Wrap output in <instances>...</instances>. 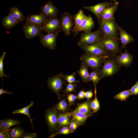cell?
Instances as JSON below:
<instances>
[{
	"label": "cell",
	"mask_w": 138,
	"mask_h": 138,
	"mask_svg": "<svg viewBox=\"0 0 138 138\" xmlns=\"http://www.w3.org/2000/svg\"><path fill=\"white\" fill-rule=\"evenodd\" d=\"M79 125L76 122L72 120L70 122L69 127L72 133L74 132L77 128Z\"/></svg>",
	"instance_id": "cell-40"
},
{
	"label": "cell",
	"mask_w": 138,
	"mask_h": 138,
	"mask_svg": "<svg viewBox=\"0 0 138 138\" xmlns=\"http://www.w3.org/2000/svg\"><path fill=\"white\" fill-rule=\"evenodd\" d=\"M19 23L9 14L4 17L2 20L3 26L5 29H12Z\"/></svg>",
	"instance_id": "cell-23"
},
{
	"label": "cell",
	"mask_w": 138,
	"mask_h": 138,
	"mask_svg": "<svg viewBox=\"0 0 138 138\" xmlns=\"http://www.w3.org/2000/svg\"><path fill=\"white\" fill-rule=\"evenodd\" d=\"M9 14L19 22L23 21L25 17L22 12L16 6L11 7L9 9Z\"/></svg>",
	"instance_id": "cell-25"
},
{
	"label": "cell",
	"mask_w": 138,
	"mask_h": 138,
	"mask_svg": "<svg viewBox=\"0 0 138 138\" xmlns=\"http://www.w3.org/2000/svg\"><path fill=\"white\" fill-rule=\"evenodd\" d=\"M130 95L131 91L129 89L120 92L116 95L114 98L121 101H126Z\"/></svg>",
	"instance_id": "cell-30"
},
{
	"label": "cell",
	"mask_w": 138,
	"mask_h": 138,
	"mask_svg": "<svg viewBox=\"0 0 138 138\" xmlns=\"http://www.w3.org/2000/svg\"><path fill=\"white\" fill-rule=\"evenodd\" d=\"M85 92L83 89L78 93L77 96V98L81 99L85 98Z\"/></svg>",
	"instance_id": "cell-43"
},
{
	"label": "cell",
	"mask_w": 138,
	"mask_h": 138,
	"mask_svg": "<svg viewBox=\"0 0 138 138\" xmlns=\"http://www.w3.org/2000/svg\"><path fill=\"white\" fill-rule=\"evenodd\" d=\"M88 67L86 65L81 63L80 67L77 71L81 77L83 82L87 83L90 81V73L88 71Z\"/></svg>",
	"instance_id": "cell-27"
},
{
	"label": "cell",
	"mask_w": 138,
	"mask_h": 138,
	"mask_svg": "<svg viewBox=\"0 0 138 138\" xmlns=\"http://www.w3.org/2000/svg\"><path fill=\"white\" fill-rule=\"evenodd\" d=\"M86 15L84 14V11L80 9L78 12L73 17V19L74 21V25L72 32L74 33V36L79 28L84 19Z\"/></svg>",
	"instance_id": "cell-21"
},
{
	"label": "cell",
	"mask_w": 138,
	"mask_h": 138,
	"mask_svg": "<svg viewBox=\"0 0 138 138\" xmlns=\"http://www.w3.org/2000/svg\"><path fill=\"white\" fill-rule=\"evenodd\" d=\"M115 3L104 1L92 6H86L83 7L84 9L88 10L92 12L98 18L103 10L107 7L113 5Z\"/></svg>",
	"instance_id": "cell-15"
},
{
	"label": "cell",
	"mask_w": 138,
	"mask_h": 138,
	"mask_svg": "<svg viewBox=\"0 0 138 138\" xmlns=\"http://www.w3.org/2000/svg\"><path fill=\"white\" fill-rule=\"evenodd\" d=\"M93 92L91 90H89L85 92V98L87 99H90L93 96Z\"/></svg>",
	"instance_id": "cell-44"
},
{
	"label": "cell",
	"mask_w": 138,
	"mask_h": 138,
	"mask_svg": "<svg viewBox=\"0 0 138 138\" xmlns=\"http://www.w3.org/2000/svg\"><path fill=\"white\" fill-rule=\"evenodd\" d=\"M85 53L95 55L109 57L111 52L97 44L78 45Z\"/></svg>",
	"instance_id": "cell-10"
},
{
	"label": "cell",
	"mask_w": 138,
	"mask_h": 138,
	"mask_svg": "<svg viewBox=\"0 0 138 138\" xmlns=\"http://www.w3.org/2000/svg\"><path fill=\"white\" fill-rule=\"evenodd\" d=\"M57 130L64 126H68L71 120V113H57Z\"/></svg>",
	"instance_id": "cell-20"
},
{
	"label": "cell",
	"mask_w": 138,
	"mask_h": 138,
	"mask_svg": "<svg viewBox=\"0 0 138 138\" xmlns=\"http://www.w3.org/2000/svg\"><path fill=\"white\" fill-rule=\"evenodd\" d=\"M91 102V101L88 100L84 103L78 104L74 111L85 114H92V110L90 107Z\"/></svg>",
	"instance_id": "cell-24"
},
{
	"label": "cell",
	"mask_w": 138,
	"mask_h": 138,
	"mask_svg": "<svg viewBox=\"0 0 138 138\" xmlns=\"http://www.w3.org/2000/svg\"><path fill=\"white\" fill-rule=\"evenodd\" d=\"M103 64L101 69L99 71L101 79L113 76L119 71L121 66L115 60L112 59H106Z\"/></svg>",
	"instance_id": "cell-4"
},
{
	"label": "cell",
	"mask_w": 138,
	"mask_h": 138,
	"mask_svg": "<svg viewBox=\"0 0 138 138\" xmlns=\"http://www.w3.org/2000/svg\"><path fill=\"white\" fill-rule=\"evenodd\" d=\"M34 102L33 101H31L30 102V103L28 106L21 108L15 110L13 112V114H14L20 113L27 115L30 120L32 128L33 127V119H32L31 118V115L29 112V109L34 105Z\"/></svg>",
	"instance_id": "cell-29"
},
{
	"label": "cell",
	"mask_w": 138,
	"mask_h": 138,
	"mask_svg": "<svg viewBox=\"0 0 138 138\" xmlns=\"http://www.w3.org/2000/svg\"><path fill=\"white\" fill-rule=\"evenodd\" d=\"M64 75L62 73L48 78L47 84L49 88L60 98V91L62 90L63 85H66Z\"/></svg>",
	"instance_id": "cell-3"
},
{
	"label": "cell",
	"mask_w": 138,
	"mask_h": 138,
	"mask_svg": "<svg viewBox=\"0 0 138 138\" xmlns=\"http://www.w3.org/2000/svg\"><path fill=\"white\" fill-rule=\"evenodd\" d=\"M68 126H64L62 127L58 130L55 133L50 135L49 137L53 138L55 135L59 134H68L71 133L72 132Z\"/></svg>",
	"instance_id": "cell-35"
},
{
	"label": "cell",
	"mask_w": 138,
	"mask_h": 138,
	"mask_svg": "<svg viewBox=\"0 0 138 138\" xmlns=\"http://www.w3.org/2000/svg\"><path fill=\"white\" fill-rule=\"evenodd\" d=\"M101 79L99 75V71L93 70L90 73L89 80L93 82L95 88H96L97 83Z\"/></svg>",
	"instance_id": "cell-31"
},
{
	"label": "cell",
	"mask_w": 138,
	"mask_h": 138,
	"mask_svg": "<svg viewBox=\"0 0 138 138\" xmlns=\"http://www.w3.org/2000/svg\"><path fill=\"white\" fill-rule=\"evenodd\" d=\"M94 92L95 98L93 101H91L90 104V107L93 112H96L100 109V105L97 97L96 88H95Z\"/></svg>",
	"instance_id": "cell-32"
},
{
	"label": "cell",
	"mask_w": 138,
	"mask_h": 138,
	"mask_svg": "<svg viewBox=\"0 0 138 138\" xmlns=\"http://www.w3.org/2000/svg\"><path fill=\"white\" fill-rule=\"evenodd\" d=\"M6 53L4 52L0 57V77L3 80L4 77H9V76L6 74L3 71V60L6 56Z\"/></svg>",
	"instance_id": "cell-33"
},
{
	"label": "cell",
	"mask_w": 138,
	"mask_h": 138,
	"mask_svg": "<svg viewBox=\"0 0 138 138\" xmlns=\"http://www.w3.org/2000/svg\"><path fill=\"white\" fill-rule=\"evenodd\" d=\"M60 30L40 35L41 43L45 47L51 50L54 49L56 45V39Z\"/></svg>",
	"instance_id": "cell-8"
},
{
	"label": "cell",
	"mask_w": 138,
	"mask_h": 138,
	"mask_svg": "<svg viewBox=\"0 0 138 138\" xmlns=\"http://www.w3.org/2000/svg\"><path fill=\"white\" fill-rule=\"evenodd\" d=\"M10 129L0 127V138H10L9 135Z\"/></svg>",
	"instance_id": "cell-37"
},
{
	"label": "cell",
	"mask_w": 138,
	"mask_h": 138,
	"mask_svg": "<svg viewBox=\"0 0 138 138\" xmlns=\"http://www.w3.org/2000/svg\"><path fill=\"white\" fill-rule=\"evenodd\" d=\"M130 89L131 95L136 96L138 95V80Z\"/></svg>",
	"instance_id": "cell-39"
},
{
	"label": "cell",
	"mask_w": 138,
	"mask_h": 138,
	"mask_svg": "<svg viewBox=\"0 0 138 138\" xmlns=\"http://www.w3.org/2000/svg\"><path fill=\"white\" fill-rule=\"evenodd\" d=\"M73 16L68 12H64L60 19V30L66 36L69 37L74 22L73 20Z\"/></svg>",
	"instance_id": "cell-9"
},
{
	"label": "cell",
	"mask_w": 138,
	"mask_h": 138,
	"mask_svg": "<svg viewBox=\"0 0 138 138\" xmlns=\"http://www.w3.org/2000/svg\"><path fill=\"white\" fill-rule=\"evenodd\" d=\"M133 57V56L128 51L126 48L123 53L116 57L115 60L120 66L128 67L131 65Z\"/></svg>",
	"instance_id": "cell-16"
},
{
	"label": "cell",
	"mask_w": 138,
	"mask_h": 138,
	"mask_svg": "<svg viewBox=\"0 0 138 138\" xmlns=\"http://www.w3.org/2000/svg\"><path fill=\"white\" fill-rule=\"evenodd\" d=\"M67 99L70 104L73 103L75 100L77 98V96L75 95L71 94L67 95Z\"/></svg>",
	"instance_id": "cell-42"
},
{
	"label": "cell",
	"mask_w": 138,
	"mask_h": 138,
	"mask_svg": "<svg viewBox=\"0 0 138 138\" xmlns=\"http://www.w3.org/2000/svg\"><path fill=\"white\" fill-rule=\"evenodd\" d=\"M122 48H124L128 44L132 42L134 40L133 37L118 25Z\"/></svg>",
	"instance_id": "cell-19"
},
{
	"label": "cell",
	"mask_w": 138,
	"mask_h": 138,
	"mask_svg": "<svg viewBox=\"0 0 138 138\" xmlns=\"http://www.w3.org/2000/svg\"><path fill=\"white\" fill-rule=\"evenodd\" d=\"M58 111L55 105L47 109L45 115V121L48 125L51 135L57 130Z\"/></svg>",
	"instance_id": "cell-5"
},
{
	"label": "cell",
	"mask_w": 138,
	"mask_h": 138,
	"mask_svg": "<svg viewBox=\"0 0 138 138\" xmlns=\"http://www.w3.org/2000/svg\"><path fill=\"white\" fill-rule=\"evenodd\" d=\"M108 57L85 53L81 56L80 60L81 63L86 65L94 70L99 71L102 64Z\"/></svg>",
	"instance_id": "cell-1"
},
{
	"label": "cell",
	"mask_w": 138,
	"mask_h": 138,
	"mask_svg": "<svg viewBox=\"0 0 138 138\" xmlns=\"http://www.w3.org/2000/svg\"><path fill=\"white\" fill-rule=\"evenodd\" d=\"M119 4L118 2L115 3L113 5L105 8L97 18L98 22L100 25L104 21L114 17L117 10Z\"/></svg>",
	"instance_id": "cell-12"
},
{
	"label": "cell",
	"mask_w": 138,
	"mask_h": 138,
	"mask_svg": "<svg viewBox=\"0 0 138 138\" xmlns=\"http://www.w3.org/2000/svg\"><path fill=\"white\" fill-rule=\"evenodd\" d=\"M22 122L15 119L5 118L0 120V127L10 129L13 126L21 124Z\"/></svg>",
	"instance_id": "cell-26"
},
{
	"label": "cell",
	"mask_w": 138,
	"mask_h": 138,
	"mask_svg": "<svg viewBox=\"0 0 138 138\" xmlns=\"http://www.w3.org/2000/svg\"><path fill=\"white\" fill-rule=\"evenodd\" d=\"M94 27V23L92 16L90 15H86L74 36L82 31L85 32L91 31Z\"/></svg>",
	"instance_id": "cell-17"
},
{
	"label": "cell",
	"mask_w": 138,
	"mask_h": 138,
	"mask_svg": "<svg viewBox=\"0 0 138 138\" xmlns=\"http://www.w3.org/2000/svg\"><path fill=\"white\" fill-rule=\"evenodd\" d=\"M3 94H7L12 95V93L8 91L7 90H5L2 87L0 89V95H1Z\"/></svg>",
	"instance_id": "cell-45"
},
{
	"label": "cell",
	"mask_w": 138,
	"mask_h": 138,
	"mask_svg": "<svg viewBox=\"0 0 138 138\" xmlns=\"http://www.w3.org/2000/svg\"><path fill=\"white\" fill-rule=\"evenodd\" d=\"M71 113L72 119L75 121L79 125H83L86 120L92 116V114H85L75 111Z\"/></svg>",
	"instance_id": "cell-22"
},
{
	"label": "cell",
	"mask_w": 138,
	"mask_h": 138,
	"mask_svg": "<svg viewBox=\"0 0 138 138\" xmlns=\"http://www.w3.org/2000/svg\"><path fill=\"white\" fill-rule=\"evenodd\" d=\"M37 134L36 133L25 132L23 138H36Z\"/></svg>",
	"instance_id": "cell-41"
},
{
	"label": "cell",
	"mask_w": 138,
	"mask_h": 138,
	"mask_svg": "<svg viewBox=\"0 0 138 138\" xmlns=\"http://www.w3.org/2000/svg\"><path fill=\"white\" fill-rule=\"evenodd\" d=\"M110 2H114V3H116L117 2V0H110Z\"/></svg>",
	"instance_id": "cell-46"
},
{
	"label": "cell",
	"mask_w": 138,
	"mask_h": 138,
	"mask_svg": "<svg viewBox=\"0 0 138 138\" xmlns=\"http://www.w3.org/2000/svg\"><path fill=\"white\" fill-rule=\"evenodd\" d=\"M119 39L118 38L106 36L103 37L97 44L112 53H116L120 51Z\"/></svg>",
	"instance_id": "cell-7"
},
{
	"label": "cell",
	"mask_w": 138,
	"mask_h": 138,
	"mask_svg": "<svg viewBox=\"0 0 138 138\" xmlns=\"http://www.w3.org/2000/svg\"><path fill=\"white\" fill-rule=\"evenodd\" d=\"M118 25L114 16L103 22L100 25L102 37L109 36L118 38Z\"/></svg>",
	"instance_id": "cell-6"
},
{
	"label": "cell",
	"mask_w": 138,
	"mask_h": 138,
	"mask_svg": "<svg viewBox=\"0 0 138 138\" xmlns=\"http://www.w3.org/2000/svg\"><path fill=\"white\" fill-rule=\"evenodd\" d=\"M25 36L26 39H31L40 36L43 32L42 26H38L25 22L23 26Z\"/></svg>",
	"instance_id": "cell-11"
},
{
	"label": "cell",
	"mask_w": 138,
	"mask_h": 138,
	"mask_svg": "<svg viewBox=\"0 0 138 138\" xmlns=\"http://www.w3.org/2000/svg\"><path fill=\"white\" fill-rule=\"evenodd\" d=\"M25 132L22 128L17 126L10 128L9 135L10 138H23Z\"/></svg>",
	"instance_id": "cell-28"
},
{
	"label": "cell",
	"mask_w": 138,
	"mask_h": 138,
	"mask_svg": "<svg viewBox=\"0 0 138 138\" xmlns=\"http://www.w3.org/2000/svg\"><path fill=\"white\" fill-rule=\"evenodd\" d=\"M42 30L47 33L60 30V19L57 17L48 19L42 26Z\"/></svg>",
	"instance_id": "cell-14"
},
{
	"label": "cell",
	"mask_w": 138,
	"mask_h": 138,
	"mask_svg": "<svg viewBox=\"0 0 138 138\" xmlns=\"http://www.w3.org/2000/svg\"><path fill=\"white\" fill-rule=\"evenodd\" d=\"M40 9L41 13L49 18L57 17V8L50 1L42 6Z\"/></svg>",
	"instance_id": "cell-13"
},
{
	"label": "cell",
	"mask_w": 138,
	"mask_h": 138,
	"mask_svg": "<svg viewBox=\"0 0 138 138\" xmlns=\"http://www.w3.org/2000/svg\"><path fill=\"white\" fill-rule=\"evenodd\" d=\"M102 37L100 27L94 32H84L81 33L78 45H81L97 44L100 41Z\"/></svg>",
	"instance_id": "cell-2"
},
{
	"label": "cell",
	"mask_w": 138,
	"mask_h": 138,
	"mask_svg": "<svg viewBox=\"0 0 138 138\" xmlns=\"http://www.w3.org/2000/svg\"><path fill=\"white\" fill-rule=\"evenodd\" d=\"M76 87L77 85L74 83H68L64 91V94L75 91Z\"/></svg>",
	"instance_id": "cell-38"
},
{
	"label": "cell",
	"mask_w": 138,
	"mask_h": 138,
	"mask_svg": "<svg viewBox=\"0 0 138 138\" xmlns=\"http://www.w3.org/2000/svg\"><path fill=\"white\" fill-rule=\"evenodd\" d=\"M47 17L41 13L31 15L27 16L26 18V22L38 26H43L48 19Z\"/></svg>",
	"instance_id": "cell-18"
},
{
	"label": "cell",
	"mask_w": 138,
	"mask_h": 138,
	"mask_svg": "<svg viewBox=\"0 0 138 138\" xmlns=\"http://www.w3.org/2000/svg\"><path fill=\"white\" fill-rule=\"evenodd\" d=\"M76 75L75 73H73L69 75H64V78L66 81L68 83H71L79 82V81L76 80L75 79Z\"/></svg>",
	"instance_id": "cell-36"
},
{
	"label": "cell",
	"mask_w": 138,
	"mask_h": 138,
	"mask_svg": "<svg viewBox=\"0 0 138 138\" xmlns=\"http://www.w3.org/2000/svg\"><path fill=\"white\" fill-rule=\"evenodd\" d=\"M57 111L62 112H65L67 108V104L65 100L62 99L55 105Z\"/></svg>",
	"instance_id": "cell-34"
}]
</instances>
